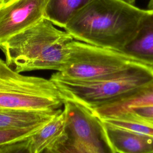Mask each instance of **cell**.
Wrapping results in <instances>:
<instances>
[{"instance_id":"cb8c5ba5","label":"cell","mask_w":153,"mask_h":153,"mask_svg":"<svg viewBox=\"0 0 153 153\" xmlns=\"http://www.w3.org/2000/svg\"><path fill=\"white\" fill-rule=\"evenodd\" d=\"M5 1H7V0H5Z\"/></svg>"},{"instance_id":"e0dca14e","label":"cell","mask_w":153,"mask_h":153,"mask_svg":"<svg viewBox=\"0 0 153 153\" xmlns=\"http://www.w3.org/2000/svg\"><path fill=\"white\" fill-rule=\"evenodd\" d=\"M29 138L2 146L0 153H32Z\"/></svg>"},{"instance_id":"9a60e30c","label":"cell","mask_w":153,"mask_h":153,"mask_svg":"<svg viewBox=\"0 0 153 153\" xmlns=\"http://www.w3.org/2000/svg\"><path fill=\"white\" fill-rule=\"evenodd\" d=\"M44 125L22 128L0 130V147L27 139Z\"/></svg>"},{"instance_id":"5b68a950","label":"cell","mask_w":153,"mask_h":153,"mask_svg":"<svg viewBox=\"0 0 153 153\" xmlns=\"http://www.w3.org/2000/svg\"><path fill=\"white\" fill-rule=\"evenodd\" d=\"M63 110L64 130L47 149L53 153H117L105 125L91 111L69 100L65 101Z\"/></svg>"},{"instance_id":"8992f818","label":"cell","mask_w":153,"mask_h":153,"mask_svg":"<svg viewBox=\"0 0 153 153\" xmlns=\"http://www.w3.org/2000/svg\"><path fill=\"white\" fill-rule=\"evenodd\" d=\"M134 62L119 51L73 39L67 65L56 74L74 81L98 80L124 71Z\"/></svg>"},{"instance_id":"6da1fadb","label":"cell","mask_w":153,"mask_h":153,"mask_svg":"<svg viewBox=\"0 0 153 153\" xmlns=\"http://www.w3.org/2000/svg\"><path fill=\"white\" fill-rule=\"evenodd\" d=\"M151 11L127 0H92L64 29L75 40L120 51Z\"/></svg>"},{"instance_id":"8fae6325","label":"cell","mask_w":153,"mask_h":153,"mask_svg":"<svg viewBox=\"0 0 153 153\" xmlns=\"http://www.w3.org/2000/svg\"><path fill=\"white\" fill-rule=\"evenodd\" d=\"M62 109L53 112L0 110V130L22 128L47 124Z\"/></svg>"},{"instance_id":"44dd1931","label":"cell","mask_w":153,"mask_h":153,"mask_svg":"<svg viewBox=\"0 0 153 153\" xmlns=\"http://www.w3.org/2000/svg\"><path fill=\"white\" fill-rule=\"evenodd\" d=\"M128 2H129L130 3H131V4H134L136 1V0H127Z\"/></svg>"},{"instance_id":"30bf717a","label":"cell","mask_w":153,"mask_h":153,"mask_svg":"<svg viewBox=\"0 0 153 153\" xmlns=\"http://www.w3.org/2000/svg\"><path fill=\"white\" fill-rule=\"evenodd\" d=\"M153 105V81L138 90L93 112L100 118L112 117L132 108Z\"/></svg>"},{"instance_id":"7402d4cb","label":"cell","mask_w":153,"mask_h":153,"mask_svg":"<svg viewBox=\"0 0 153 153\" xmlns=\"http://www.w3.org/2000/svg\"><path fill=\"white\" fill-rule=\"evenodd\" d=\"M149 1H153V0H149Z\"/></svg>"},{"instance_id":"4fadbf2b","label":"cell","mask_w":153,"mask_h":153,"mask_svg":"<svg viewBox=\"0 0 153 153\" xmlns=\"http://www.w3.org/2000/svg\"><path fill=\"white\" fill-rule=\"evenodd\" d=\"M66 116L63 109L30 138L32 153H41L48 148L62 134Z\"/></svg>"},{"instance_id":"603a6c76","label":"cell","mask_w":153,"mask_h":153,"mask_svg":"<svg viewBox=\"0 0 153 153\" xmlns=\"http://www.w3.org/2000/svg\"><path fill=\"white\" fill-rule=\"evenodd\" d=\"M1 147H2V146H1ZM1 147H0V149H1Z\"/></svg>"},{"instance_id":"7c38bea8","label":"cell","mask_w":153,"mask_h":153,"mask_svg":"<svg viewBox=\"0 0 153 153\" xmlns=\"http://www.w3.org/2000/svg\"><path fill=\"white\" fill-rule=\"evenodd\" d=\"M92 0H47L44 18L65 28L70 20Z\"/></svg>"},{"instance_id":"9c48e42d","label":"cell","mask_w":153,"mask_h":153,"mask_svg":"<svg viewBox=\"0 0 153 153\" xmlns=\"http://www.w3.org/2000/svg\"><path fill=\"white\" fill-rule=\"evenodd\" d=\"M105 127L117 153H153V137L106 125Z\"/></svg>"},{"instance_id":"2e32d148","label":"cell","mask_w":153,"mask_h":153,"mask_svg":"<svg viewBox=\"0 0 153 153\" xmlns=\"http://www.w3.org/2000/svg\"><path fill=\"white\" fill-rule=\"evenodd\" d=\"M112 117L134 119L153 126V105L132 108Z\"/></svg>"},{"instance_id":"ac0fdd59","label":"cell","mask_w":153,"mask_h":153,"mask_svg":"<svg viewBox=\"0 0 153 153\" xmlns=\"http://www.w3.org/2000/svg\"><path fill=\"white\" fill-rule=\"evenodd\" d=\"M148 8L149 10H153V1H149L148 5Z\"/></svg>"},{"instance_id":"d6986e66","label":"cell","mask_w":153,"mask_h":153,"mask_svg":"<svg viewBox=\"0 0 153 153\" xmlns=\"http://www.w3.org/2000/svg\"><path fill=\"white\" fill-rule=\"evenodd\" d=\"M41 153H53V152L51 150H50L48 149H45Z\"/></svg>"},{"instance_id":"ba28073f","label":"cell","mask_w":153,"mask_h":153,"mask_svg":"<svg viewBox=\"0 0 153 153\" xmlns=\"http://www.w3.org/2000/svg\"><path fill=\"white\" fill-rule=\"evenodd\" d=\"M119 52L131 60L153 68V10L133 38Z\"/></svg>"},{"instance_id":"7a4b0ae2","label":"cell","mask_w":153,"mask_h":153,"mask_svg":"<svg viewBox=\"0 0 153 153\" xmlns=\"http://www.w3.org/2000/svg\"><path fill=\"white\" fill-rule=\"evenodd\" d=\"M74 39L42 18L0 45L6 63L18 72L35 70L62 71L69 57V43Z\"/></svg>"},{"instance_id":"277c9868","label":"cell","mask_w":153,"mask_h":153,"mask_svg":"<svg viewBox=\"0 0 153 153\" xmlns=\"http://www.w3.org/2000/svg\"><path fill=\"white\" fill-rule=\"evenodd\" d=\"M64 103L50 79L21 74L0 59V110L53 112Z\"/></svg>"},{"instance_id":"3957f363","label":"cell","mask_w":153,"mask_h":153,"mask_svg":"<svg viewBox=\"0 0 153 153\" xmlns=\"http://www.w3.org/2000/svg\"><path fill=\"white\" fill-rule=\"evenodd\" d=\"M50 79L65 101H72L93 111L152 82L153 68L134 62L124 71L101 79L74 81L63 78L56 73Z\"/></svg>"},{"instance_id":"52a82bcc","label":"cell","mask_w":153,"mask_h":153,"mask_svg":"<svg viewBox=\"0 0 153 153\" xmlns=\"http://www.w3.org/2000/svg\"><path fill=\"white\" fill-rule=\"evenodd\" d=\"M46 1H6L0 8V45L44 18Z\"/></svg>"},{"instance_id":"ffe728a7","label":"cell","mask_w":153,"mask_h":153,"mask_svg":"<svg viewBox=\"0 0 153 153\" xmlns=\"http://www.w3.org/2000/svg\"><path fill=\"white\" fill-rule=\"evenodd\" d=\"M6 1L5 0H0V8L1 7V6L3 5V4Z\"/></svg>"},{"instance_id":"5bb4252c","label":"cell","mask_w":153,"mask_h":153,"mask_svg":"<svg viewBox=\"0 0 153 153\" xmlns=\"http://www.w3.org/2000/svg\"><path fill=\"white\" fill-rule=\"evenodd\" d=\"M100 120L106 126L153 137V126L139 120L120 117L105 118Z\"/></svg>"}]
</instances>
